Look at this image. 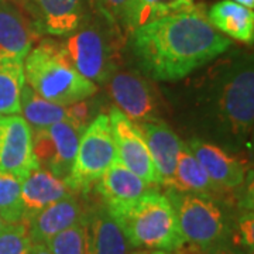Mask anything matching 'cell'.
<instances>
[{
  "label": "cell",
  "mask_w": 254,
  "mask_h": 254,
  "mask_svg": "<svg viewBox=\"0 0 254 254\" xmlns=\"http://www.w3.org/2000/svg\"><path fill=\"white\" fill-rule=\"evenodd\" d=\"M138 65L151 79L190 76L227 53L232 41L212 27L202 7L155 18L130 31Z\"/></svg>",
  "instance_id": "obj_1"
},
{
  "label": "cell",
  "mask_w": 254,
  "mask_h": 254,
  "mask_svg": "<svg viewBox=\"0 0 254 254\" xmlns=\"http://www.w3.org/2000/svg\"><path fill=\"white\" fill-rule=\"evenodd\" d=\"M205 79L198 106L212 127L229 141H246L254 123L253 60L236 55L213 66Z\"/></svg>",
  "instance_id": "obj_2"
},
{
  "label": "cell",
  "mask_w": 254,
  "mask_h": 254,
  "mask_svg": "<svg viewBox=\"0 0 254 254\" xmlns=\"http://www.w3.org/2000/svg\"><path fill=\"white\" fill-rule=\"evenodd\" d=\"M108 210L133 247L171 253L185 245L173 203L155 188L130 203Z\"/></svg>",
  "instance_id": "obj_3"
},
{
  "label": "cell",
  "mask_w": 254,
  "mask_h": 254,
  "mask_svg": "<svg viewBox=\"0 0 254 254\" xmlns=\"http://www.w3.org/2000/svg\"><path fill=\"white\" fill-rule=\"evenodd\" d=\"M24 79L28 86L61 106L93 98L98 85L83 78L64 57L60 41L43 38L24 58Z\"/></svg>",
  "instance_id": "obj_4"
},
{
  "label": "cell",
  "mask_w": 254,
  "mask_h": 254,
  "mask_svg": "<svg viewBox=\"0 0 254 254\" xmlns=\"http://www.w3.org/2000/svg\"><path fill=\"white\" fill-rule=\"evenodd\" d=\"M119 31L96 13L72 34L63 37L60 47L68 63L83 78L96 85L108 83L119 68L115 40Z\"/></svg>",
  "instance_id": "obj_5"
},
{
  "label": "cell",
  "mask_w": 254,
  "mask_h": 254,
  "mask_svg": "<svg viewBox=\"0 0 254 254\" xmlns=\"http://www.w3.org/2000/svg\"><path fill=\"white\" fill-rule=\"evenodd\" d=\"M167 198L173 203L185 245L199 252L223 245L232 233V223L215 196L167 190Z\"/></svg>",
  "instance_id": "obj_6"
},
{
  "label": "cell",
  "mask_w": 254,
  "mask_h": 254,
  "mask_svg": "<svg viewBox=\"0 0 254 254\" xmlns=\"http://www.w3.org/2000/svg\"><path fill=\"white\" fill-rule=\"evenodd\" d=\"M116 160L118 150L110 119L108 115L99 113L82 131L72 168L65 178V184L72 192H86Z\"/></svg>",
  "instance_id": "obj_7"
},
{
  "label": "cell",
  "mask_w": 254,
  "mask_h": 254,
  "mask_svg": "<svg viewBox=\"0 0 254 254\" xmlns=\"http://www.w3.org/2000/svg\"><path fill=\"white\" fill-rule=\"evenodd\" d=\"M85 127L72 119L33 131V153L38 167L65 181L71 173Z\"/></svg>",
  "instance_id": "obj_8"
},
{
  "label": "cell",
  "mask_w": 254,
  "mask_h": 254,
  "mask_svg": "<svg viewBox=\"0 0 254 254\" xmlns=\"http://www.w3.org/2000/svg\"><path fill=\"white\" fill-rule=\"evenodd\" d=\"M43 36L66 37L89 21L96 11L92 0H20Z\"/></svg>",
  "instance_id": "obj_9"
},
{
  "label": "cell",
  "mask_w": 254,
  "mask_h": 254,
  "mask_svg": "<svg viewBox=\"0 0 254 254\" xmlns=\"http://www.w3.org/2000/svg\"><path fill=\"white\" fill-rule=\"evenodd\" d=\"M108 88L116 108L131 122L140 125L160 120L157 92L143 75L116 71L108 81Z\"/></svg>",
  "instance_id": "obj_10"
},
{
  "label": "cell",
  "mask_w": 254,
  "mask_h": 254,
  "mask_svg": "<svg viewBox=\"0 0 254 254\" xmlns=\"http://www.w3.org/2000/svg\"><path fill=\"white\" fill-rule=\"evenodd\" d=\"M108 116L115 136L119 161L150 185H161L148 145L138 125L125 116L116 106L110 108Z\"/></svg>",
  "instance_id": "obj_11"
},
{
  "label": "cell",
  "mask_w": 254,
  "mask_h": 254,
  "mask_svg": "<svg viewBox=\"0 0 254 254\" xmlns=\"http://www.w3.org/2000/svg\"><path fill=\"white\" fill-rule=\"evenodd\" d=\"M34 165L31 127L20 113L0 116V170L21 180Z\"/></svg>",
  "instance_id": "obj_12"
},
{
  "label": "cell",
  "mask_w": 254,
  "mask_h": 254,
  "mask_svg": "<svg viewBox=\"0 0 254 254\" xmlns=\"http://www.w3.org/2000/svg\"><path fill=\"white\" fill-rule=\"evenodd\" d=\"M187 144L209 178L222 192L236 190L245 182L246 167L237 157L198 137L190 138Z\"/></svg>",
  "instance_id": "obj_13"
},
{
  "label": "cell",
  "mask_w": 254,
  "mask_h": 254,
  "mask_svg": "<svg viewBox=\"0 0 254 254\" xmlns=\"http://www.w3.org/2000/svg\"><path fill=\"white\" fill-rule=\"evenodd\" d=\"M40 36L33 21L17 6L0 0V58L24 61Z\"/></svg>",
  "instance_id": "obj_14"
},
{
  "label": "cell",
  "mask_w": 254,
  "mask_h": 254,
  "mask_svg": "<svg viewBox=\"0 0 254 254\" xmlns=\"http://www.w3.org/2000/svg\"><path fill=\"white\" fill-rule=\"evenodd\" d=\"M69 195H73V192L68 188L64 180L38 165H34L27 175L21 178L23 222Z\"/></svg>",
  "instance_id": "obj_15"
},
{
  "label": "cell",
  "mask_w": 254,
  "mask_h": 254,
  "mask_svg": "<svg viewBox=\"0 0 254 254\" xmlns=\"http://www.w3.org/2000/svg\"><path fill=\"white\" fill-rule=\"evenodd\" d=\"M85 219L86 215L81 203L73 195H69L40 210L37 215L31 216L23 223H26L27 226V233L31 243L46 245L53 236L76 223L85 222Z\"/></svg>",
  "instance_id": "obj_16"
},
{
  "label": "cell",
  "mask_w": 254,
  "mask_h": 254,
  "mask_svg": "<svg viewBox=\"0 0 254 254\" xmlns=\"http://www.w3.org/2000/svg\"><path fill=\"white\" fill-rule=\"evenodd\" d=\"M138 127L148 145L155 170L160 177V182L164 187H168L174 175L177 157L184 141L163 120L140 123Z\"/></svg>",
  "instance_id": "obj_17"
},
{
  "label": "cell",
  "mask_w": 254,
  "mask_h": 254,
  "mask_svg": "<svg viewBox=\"0 0 254 254\" xmlns=\"http://www.w3.org/2000/svg\"><path fill=\"white\" fill-rule=\"evenodd\" d=\"M150 188H153V185L130 171L119 160L112 164L96 182V190L108 209L130 203Z\"/></svg>",
  "instance_id": "obj_18"
},
{
  "label": "cell",
  "mask_w": 254,
  "mask_h": 254,
  "mask_svg": "<svg viewBox=\"0 0 254 254\" xmlns=\"http://www.w3.org/2000/svg\"><path fill=\"white\" fill-rule=\"evenodd\" d=\"M86 254H127L128 243L106 206H98L85 219Z\"/></svg>",
  "instance_id": "obj_19"
},
{
  "label": "cell",
  "mask_w": 254,
  "mask_h": 254,
  "mask_svg": "<svg viewBox=\"0 0 254 254\" xmlns=\"http://www.w3.org/2000/svg\"><path fill=\"white\" fill-rule=\"evenodd\" d=\"M206 17L212 27L230 38L245 44L253 43V9L245 7L233 0H220L209 9Z\"/></svg>",
  "instance_id": "obj_20"
},
{
  "label": "cell",
  "mask_w": 254,
  "mask_h": 254,
  "mask_svg": "<svg viewBox=\"0 0 254 254\" xmlns=\"http://www.w3.org/2000/svg\"><path fill=\"white\" fill-rule=\"evenodd\" d=\"M170 190H180V192H192V193H202L215 196L222 190L212 182V180L205 173L196 157L190 151L187 141L182 143L181 150L177 157V164L171 181L168 184Z\"/></svg>",
  "instance_id": "obj_21"
},
{
  "label": "cell",
  "mask_w": 254,
  "mask_h": 254,
  "mask_svg": "<svg viewBox=\"0 0 254 254\" xmlns=\"http://www.w3.org/2000/svg\"><path fill=\"white\" fill-rule=\"evenodd\" d=\"M20 115L27 122L33 131L43 130L55 123L71 119L68 106H61L51 100L44 99L27 83H24L21 89Z\"/></svg>",
  "instance_id": "obj_22"
},
{
  "label": "cell",
  "mask_w": 254,
  "mask_h": 254,
  "mask_svg": "<svg viewBox=\"0 0 254 254\" xmlns=\"http://www.w3.org/2000/svg\"><path fill=\"white\" fill-rule=\"evenodd\" d=\"M26 83L24 61L0 58V116L20 113V96Z\"/></svg>",
  "instance_id": "obj_23"
},
{
  "label": "cell",
  "mask_w": 254,
  "mask_h": 254,
  "mask_svg": "<svg viewBox=\"0 0 254 254\" xmlns=\"http://www.w3.org/2000/svg\"><path fill=\"white\" fill-rule=\"evenodd\" d=\"M195 7L193 0H133L127 13L125 30L128 33L155 18Z\"/></svg>",
  "instance_id": "obj_24"
},
{
  "label": "cell",
  "mask_w": 254,
  "mask_h": 254,
  "mask_svg": "<svg viewBox=\"0 0 254 254\" xmlns=\"http://www.w3.org/2000/svg\"><path fill=\"white\" fill-rule=\"evenodd\" d=\"M0 216L6 223L23 222L21 180L0 170Z\"/></svg>",
  "instance_id": "obj_25"
},
{
  "label": "cell",
  "mask_w": 254,
  "mask_h": 254,
  "mask_svg": "<svg viewBox=\"0 0 254 254\" xmlns=\"http://www.w3.org/2000/svg\"><path fill=\"white\" fill-rule=\"evenodd\" d=\"M53 254H86L85 222L60 232L46 243Z\"/></svg>",
  "instance_id": "obj_26"
},
{
  "label": "cell",
  "mask_w": 254,
  "mask_h": 254,
  "mask_svg": "<svg viewBox=\"0 0 254 254\" xmlns=\"http://www.w3.org/2000/svg\"><path fill=\"white\" fill-rule=\"evenodd\" d=\"M30 247L26 223H6L0 230V254H28Z\"/></svg>",
  "instance_id": "obj_27"
},
{
  "label": "cell",
  "mask_w": 254,
  "mask_h": 254,
  "mask_svg": "<svg viewBox=\"0 0 254 254\" xmlns=\"http://www.w3.org/2000/svg\"><path fill=\"white\" fill-rule=\"evenodd\" d=\"M133 0H92L93 9L109 24L118 30H125L126 17Z\"/></svg>",
  "instance_id": "obj_28"
},
{
  "label": "cell",
  "mask_w": 254,
  "mask_h": 254,
  "mask_svg": "<svg viewBox=\"0 0 254 254\" xmlns=\"http://www.w3.org/2000/svg\"><path fill=\"white\" fill-rule=\"evenodd\" d=\"M239 233L242 236L245 246L253 249V213H249L240 219Z\"/></svg>",
  "instance_id": "obj_29"
},
{
  "label": "cell",
  "mask_w": 254,
  "mask_h": 254,
  "mask_svg": "<svg viewBox=\"0 0 254 254\" xmlns=\"http://www.w3.org/2000/svg\"><path fill=\"white\" fill-rule=\"evenodd\" d=\"M203 254H245L243 252L237 250L235 247H230V246H226L225 243L223 245L215 246V247H210L208 250L202 252Z\"/></svg>",
  "instance_id": "obj_30"
},
{
  "label": "cell",
  "mask_w": 254,
  "mask_h": 254,
  "mask_svg": "<svg viewBox=\"0 0 254 254\" xmlns=\"http://www.w3.org/2000/svg\"><path fill=\"white\" fill-rule=\"evenodd\" d=\"M28 254H53L48 247L43 243H31V247H30V253Z\"/></svg>",
  "instance_id": "obj_31"
},
{
  "label": "cell",
  "mask_w": 254,
  "mask_h": 254,
  "mask_svg": "<svg viewBox=\"0 0 254 254\" xmlns=\"http://www.w3.org/2000/svg\"><path fill=\"white\" fill-rule=\"evenodd\" d=\"M130 254H171L170 252L164 250H154V249H141V250H134Z\"/></svg>",
  "instance_id": "obj_32"
},
{
  "label": "cell",
  "mask_w": 254,
  "mask_h": 254,
  "mask_svg": "<svg viewBox=\"0 0 254 254\" xmlns=\"http://www.w3.org/2000/svg\"><path fill=\"white\" fill-rule=\"evenodd\" d=\"M233 1H236V3L245 6V7H249V9H253L254 7V0H233Z\"/></svg>",
  "instance_id": "obj_33"
},
{
  "label": "cell",
  "mask_w": 254,
  "mask_h": 254,
  "mask_svg": "<svg viewBox=\"0 0 254 254\" xmlns=\"http://www.w3.org/2000/svg\"><path fill=\"white\" fill-rule=\"evenodd\" d=\"M4 225H6V222H4V220L1 219V216H0V230H1L3 227H4Z\"/></svg>",
  "instance_id": "obj_34"
}]
</instances>
